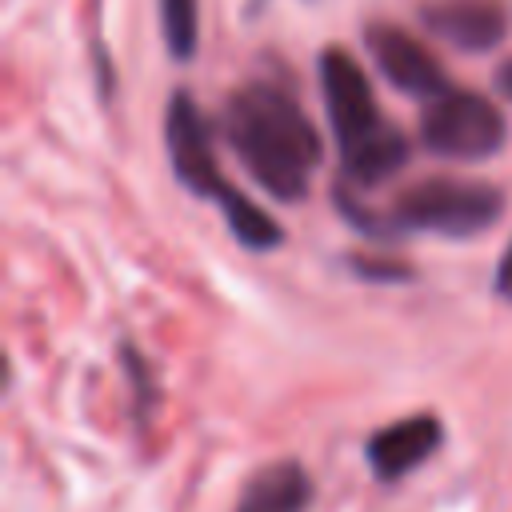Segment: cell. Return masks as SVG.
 Returning a JSON list of instances; mask_svg holds the SVG:
<instances>
[{
	"mask_svg": "<svg viewBox=\"0 0 512 512\" xmlns=\"http://www.w3.org/2000/svg\"><path fill=\"white\" fill-rule=\"evenodd\" d=\"M220 132L272 200L300 204L308 196L324 144L288 84L256 76L232 88L220 104Z\"/></svg>",
	"mask_w": 512,
	"mask_h": 512,
	"instance_id": "obj_1",
	"label": "cell"
},
{
	"mask_svg": "<svg viewBox=\"0 0 512 512\" xmlns=\"http://www.w3.org/2000/svg\"><path fill=\"white\" fill-rule=\"evenodd\" d=\"M320 92H324V112L340 148V168L356 188H376L392 180L408 156L412 144L408 136L376 108L372 84L364 68L344 52V48H324L316 60Z\"/></svg>",
	"mask_w": 512,
	"mask_h": 512,
	"instance_id": "obj_2",
	"label": "cell"
},
{
	"mask_svg": "<svg viewBox=\"0 0 512 512\" xmlns=\"http://www.w3.org/2000/svg\"><path fill=\"white\" fill-rule=\"evenodd\" d=\"M164 148H168L172 176L192 196H204L224 212V224L236 244H244L248 252H272L284 244V228L256 200H248L236 184H228L216 172L212 124L200 112V104L192 100V92H184V88L172 92V100L164 108Z\"/></svg>",
	"mask_w": 512,
	"mask_h": 512,
	"instance_id": "obj_3",
	"label": "cell"
},
{
	"mask_svg": "<svg viewBox=\"0 0 512 512\" xmlns=\"http://www.w3.org/2000/svg\"><path fill=\"white\" fill-rule=\"evenodd\" d=\"M500 212H504V196L496 184L460 180V176H428L396 196L388 224H392V236L424 232V236L468 240L492 228Z\"/></svg>",
	"mask_w": 512,
	"mask_h": 512,
	"instance_id": "obj_4",
	"label": "cell"
},
{
	"mask_svg": "<svg viewBox=\"0 0 512 512\" xmlns=\"http://www.w3.org/2000/svg\"><path fill=\"white\" fill-rule=\"evenodd\" d=\"M508 120L500 104L472 88H444L424 100L420 112V144L444 160H488L504 148Z\"/></svg>",
	"mask_w": 512,
	"mask_h": 512,
	"instance_id": "obj_5",
	"label": "cell"
},
{
	"mask_svg": "<svg viewBox=\"0 0 512 512\" xmlns=\"http://www.w3.org/2000/svg\"><path fill=\"white\" fill-rule=\"evenodd\" d=\"M364 44H368V56L380 68V76L392 88H400L404 96L432 100L436 92L448 88V76H444L440 60L432 56V48L420 36H412V32H404L396 24H368L364 28Z\"/></svg>",
	"mask_w": 512,
	"mask_h": 512,
	"instance_id": "obj_6",
	"label": "cell"
},
{
	"mask_svg": "<svg viewBox=\"0 0 512 512\" xmlns=\"http://www.w3.org/2000/svg\"><path fill=\"white\" fill-rule=\"evenodd\" d=\"M440 444H444V424L432 412H416L376 428L364 444V460L376 480H400L416 472L428 456H436Z\"/></svg>",
	"mask_w": 512,
	"mask_h": 512,
	"instance_id": "obj_7",
	"label": "cell"
},
{
	"mask_svg": "<svg viewBox=\"0 0 512 512\" xmlns=\"http://www.w3.org/2000/svg\"><path fill=\"white\" fill-rule=\"evenodd\" d=\"M420 24L460 52H492L508 36V8L500 0H428Z\"/></svg>",
	"mask_w": 512,
	"mask_h": 512,
	"instance_id": "obj_8",
	"label": "cell"
},
{
	"mask_svg": "<svg viewBox=\"0 0 512 512\" xmlns=\"http://www.w3.org/2000/svg\"><path fill=\"white\" fill-rule=\"evenodd\" d=\"M312 476L300 460H272L248 476L232 512H308Z\"/></svg>",
	"mask_w": 512,
	"mask_h": 512,
	"instance_id": "obj_9",
	"label": "cell"
},
{
	"mask_svg": "<svg viewBox=\"0 0 512 512\" xmlns=\"http://www.w3.org/2000/svg\"><path fill=\"white\" fill-rule=\"evenodd\" d=\"M160 36L172 60H192L200 48V0H156Z\"/></svg>",
	"mask_w": 512,
	"mask_h": 512,
	"instance_id": "obj_10",
	"label": "cell"
},
{
	"mask_svg": "<svg viewBox=\"0 0 512 512\" xmlns=\"http://www.w3.org/2000/svg\"><path fill=\"white\" fill-rule=\"evenodd\" d=\"M348 264L368 284H400V280H412V264H404L400 256H352Z\"/></svg>",
	"mask_w": 512,
	"mask_h": 512,
	"instance_id": "obj_11",
	"label": "cell"
},
{
	"mask_svg": "<svg viewBox=\"0 0 512 512\" xmlns=\"http://www.w3.org/2000/svg\"><path fill=\"white\" fill-rule=\"evenodd\" d=\"M120 360H124V372L132 376V400H136V416L144 420V412L152 408V380H148V368H144V360H140V352L132 348V344H124L120 348Z\"/></svg>",
	"mask_w": 512,
	"mask_h": 512,
	"instance_id": "obj_12",
	"label": "cell"
},
{
	"mask_svg": "<svg viewBox=\"0 0 512 512\" xmlns=\"http://www.w3.org/2000/svg\"><path fill=\"white\" fill-rule=\"evenodd\" d=\"M496 296L512 304V240H508V248L500 256V264H496Z\"/></svg>",
	"mask_w": 512,
	"mask_h": 512,
	"instance_id": "obj_13",
	"label": "cell"
},
{
	"mask_svg": "<svg viewBox=\"0 0 512 512\" xmlns=\"http://www.w3.org/2000/svg\"><path fill=\"white\" fill-rule=\"evenodd\" d=\"M496 84H500V92H504V96L512 100V60H508V64H504V68L496 72Z\"/></svg>",
	"mask_w": 512,
	"mask_h": 512,
	"instance_id": "obj_14",
	"label": "cell"
}]
</instances>
